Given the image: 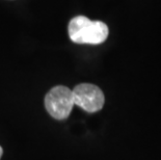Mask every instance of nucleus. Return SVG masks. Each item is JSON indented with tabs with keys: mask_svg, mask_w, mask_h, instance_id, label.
Returning <instances> with one entry per match:
<instances>
[{
	"mask_svg": "<svg viewBox=\"0 0 161 160\" xmlns=\"http://www.w3.org/2000/svg\"><path fill=\"white\" fill-rule=\"evenodd\" d=\"M68 32L72 42L76 44L99 45L108 36V27L101 21H92L84 16L73 18L68 26Z\"/></svg>",
	"mask_w": 161,
	"mask_h": 160,
	"instance_id": "1",
	"label": "nucleus"
},
{
	"mask_svg": "<svg viewBox=\"0 0 161 160\" xmlns=\"http://www.w3.org/2000/svg\"><path fill=\"white\" fill-rule=\"evenodd\" d=\"M45 106L51 117L56 120H66L74 106L73 93L69 87L57 86L51 88L45 97Z\"/></svg>",
	"mask_w": 161,
	"mask_h": 160,
	"instance_id": "2",
	"label": "nucleus"
},
{
	"mask_svg": "<svg viewBox=\"0 0 161 160\" xmlns=\"http://www.w3.org/2000/svg\"><path fill=\"white\" fill-rule=\"evenodd\" d=\"M74 105L87 112H97L102 109L105 102L104 94L97 86L92 83H81L72 91Z\"/></svg>",
	"mask_w": 161,
	"mask_h": 160,
	"instance_id": "3",
	"label": "nucleus"
},
{
	"mask_svg": "<svg viewBox=\"0 0 161 160\" xmlns=\"http://www.w3.org/2000/svg\"><path fill=\"white\" fill-rule=\"evenodd\" d=\"M2 154H3V150H2V148H1V147H0V158H1Z\"/></svg>",
	"mask_w": 161,
	"mask_h": 160,
	"instance_id": "4",
	"label": "nucleus"
}]
</instances>
